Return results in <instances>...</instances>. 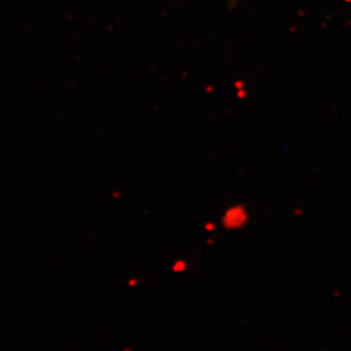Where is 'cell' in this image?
Instances as JSON below:
<instances>
[{"label": "cell", "mask_w": 351, "mask_h": 351, "mask_svg": "<svg viewBox=\"0 0 351 351\" xmlns=\"http://www.w3.org/2000/svg\"><path fill=\"white\" fill-rule=\"evenodd\" d=\"M246 211L239 206H236L233 208L226 210L223 216V226L226 229H239L246 223Z\"/></svg>", "instance_id": "cell-1"}]
</instances>
